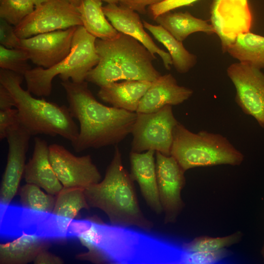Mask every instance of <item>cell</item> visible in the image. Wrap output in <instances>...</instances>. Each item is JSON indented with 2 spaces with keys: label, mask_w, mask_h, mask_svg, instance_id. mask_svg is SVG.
Segmentation results:
<instances>
[{
  "label": "cell",
  "mask_w": 264,
  "mask_h": 264,
  "mask_svg": "<svg viewBox=\"0 0 264 264\" xmlns=\"http://www.w3.org/2000/svg\"><path fill=\"white\" fill-rule=\"evenodd\" d=\"M149 232L107 224L94 216L78 229L76 237L88 251L77 260L95 264H162L167 262L164 242Z\"/></svg>",
  "instance_id": "6da1fadb"
},
{
  "label": "cell",
  "mask_w": 264,
  "mask_h": 264,
  "mask_svg": "<svg viewBox=\"0 0 264 264\" xmlns=\"http://www.w3.org/2000/svg\"><path fill=\"white\" fill-rule=\"evenodd\" d=\"M72 117L80 124L78 136L71 143L74 151L81 152L89 148L98 149L116 145L131 133L137 112L98 102L87 82L61 81Z\"/></svg>",
  "instance_id": "7a4b0ae2"
},
{
  "label": "cell",
  "mask_w": 264,
  "mask_h": 264,
  "mask_svg": "<svg viewBox=\"0 0 264 264\" xmlns=\"http://www.w3.org/2000/svg\"><path fill=\"white\" fill-rule=\"evenodd\" d=\"M84 192L89 207L103 211L111 224L136 227L149 233L152 230L154 224L141 210L133 180L122 164L118 147L115 148L104 179Z\"/></svg>",
  "instance_id": "3957f363"
},
{
  "label": "cell",
  "mask_w": 264,
  "mask_h": 264,
  "mask_svg": "<svg viewBox=\"0 0 264 264\" xmlns=\"http://www.w3.org/2000/svg\"><path fill=\"white\" fill-rule=\"evenodd\" d=\"M99 61L86 81L102 87L119 80L152 82L161 75L153 65L154 55L134 38L119 32L114 38L96 39Z\"/></svg>",
  "instance_id": "277c9868"
},
{
  "label": "cell",
  "mask_w": 264,
  "mask_h": 264,
  "mask_svg": "<svg viewBox=\"0 0 264 264\" xmlns=\"http://www.w3.org/2000/svg\"><path fill=\"white\" fill-rule=\"evenodd\" d=\"M23 79V75L0 69V84L9 91L15 100L20 125L31 136L40 134L59 135L71 143L74 142L79 129L68 108L34 97L21 87Z\"/></svg>",
  "instance_id": "5b68a950"
},
{
  "label": "cell",
  "mask_w": 264,
  "mask_h": 264,
  "mask_svg": "<svg viewBox=\"0 0 264 264\" xmlns=\"http://www.w3.org/2000/svg\"><path fill=\"white\" fill-rule=\"evenodd\" d=\"M97 38L82 25L77 26L67 56L54 66L31 68L24 75L27 90L37 96H49L53 79L59 76L62 81L70 80L80 83L86 81L88 73L98 63L95 42Z\"/></svg>",
  "instance_id": "8992f818"
},
{
  "label": "cell",
  "mask_w": 264,
  "mask_h": 264,
  "mask_svg": "<svg viewBox=\"0 0 264 264\" xmlns=\"http://www.w3.org/2000/svg\"><path fill=\"white\" fill-rule=\"evenodd\" d=\"M171 155L185 172L199 167L239 165L244 158L223 135L204 131L194 133L179 122L173 131Z\"/></svg>",
  "instance_id": "52a82bcc"
},
{
  "label": "cell",
  "mask_w": 264,
  "mask_h": 264,
  "mask_svg": "<svg viewBox=\"0 0 264 264\" xmlns=\"http://www.w3.org/2000/svg\"><path fill=\"white\" fill-rule=\"evenodd\" d=\"M178 123L171 105L154 112H137L131 132L132 151L142 153L151 150L171 155L173 131Z\"/></svg>",
  "instance_id": "ba28073f"
},
{
  "label": "cell",
  "mask_w": 264,
  "mask_h": 264,
  "mask_svg": "<svg viewBox=\"0 0 264 264\" xmlns=\"http://www.w3.org/2000/svg\"><path fill=\"white\" fill-rule=\"evenodd\" d=\"M7 206L2 215L1 234L20 236L25 232L57 241L69 237L68 221L52 213Z\"/></svg>",
  "instance_id": "9c48e42d"
},
{
  "label": "cell",
  "mask_w": 264,
  "mask_h": 264,
  "mask_svg": "<svg viewBox=\"0 0 264 264\" xmlns=\"http://www.w3.org/2000/svg\"><path fill=\"white\" fill-rule=\"evenodd\" d=\"M83 26L80 13L68 0H47L15 27L20 39L73 26Z\"/></svg>",
  "instance_id": "30bf717a"
},
{
  "label": "cell",
  "mask_w": 264,
  "mask_h": 264,
  "mask_svg": "<svg viewBox=\"0 0 264 264\" xmlns=\"http://www.w3.org/2000/svg\"><path fill=\"white\" fill-rule=\"evenodd\" d=\"M227 74L235 87L238 105L264 128V74L259 68L239 62L228 66Z\"/></svg>",
  "instance_id": "8fae6325"
},
{
  "label": "cell",
  "mask_w": 264,
  "mask_h": 264,
  "mask_svg": "<svg viewBox=\"0 0 264 264\" xmlns=\"http://www.w3.org/2000/svg\"><path fill=\"white\" fill-rule=\"evenodd\" d=\"M49 156L52 168L64 187L86 189L99 182L102 176L90 155L77 156L63 146L49 145Z\"/></svg>",
  "instance_id": "7c38bea8"
},
{
  "label": "cell",
  "mask_w": 264,
  "mask_h": 264,
  "mask_svg": "<svg viewBox=\"0 0 264 264\" xmlns=\"http://www.w3.org/2000/svg\"><path fill=\"white\" fill-rule=\"evenodd\" d=\"M156 172L158 193L164 223L175 222L184 203L181 192L185 184V171L171 155L155 152Z\"/></svg>",
  "instance_id": "4fadbf2b"
},
{
  "label": "cell",
  "mask_w": 264,
  "mask_h": 264,
  "mask_svg": "<svg viewBox=\"0 0 264 264\" xmlns=\"http://www.w3.org/2000/svg\"><path fill=\"white\" fill-rule=\"evenodd\" d=\"M76 28L73 26L21 39L19 48L25 51L30 60L38 66L51 67L69 53Z\"/></svg>",
  "instance_id": "5bb4252c"
},
{
  "label": "cell",
  "mask_w": 264,
  "mask_h": 264,
  "mask_svg": "<svg viewBox=\"0 0 264 264\" xmlns=\"http://www.w3.org/2000/svg\"><path fill=\"white\" fill-rule=\"evenodd\" d=\"M210 13L211 25L223 53L239 34L249 31L252 16L248 4L238 0H212Z\"/></svg>",
  "instance_id": "9a60e30c"
},
{
  "label": "cell",
  "mask_w": 264,
  "mask_h": 264,
  "mask_svg": "<svg viewBox=\"0 0 264 264\" xmlns=\"http://www.w3.org/2000/svg\"><path fill=\"white\" fill-rule=\"evenodd\" d=\"M31 136L20 124L7 134L8 152L0 189V201L2 206H8L17 194L23 176L26 155Z\"/></svg>",
  "instance_id": "2e32d148"
},
{
  "label": "cell",
  "mask_w": 264,
  "mask_h": 264,
  "mask_svg": "<svg viewBox=\"0 0 264 264\" xmlns=\"http://www.w3.org/2000/svg\"><path fill=\"white\" fill-rule=\"evenodd\" d=\"M107 18L118 32L129 35L144 45L153 54L159 55L167 69L173 65L171 57L159 47L145 31L139 15L133 10L125 5L108 3L103 6Z\"/></svg>",
  "instance_id": "e0dca14e"
},
{
  "label": "cell",
  "mask_w": 264,
  "mask_h": 264,
  "mask_svg": "<svg viewBox=\"0 0 264 264\" xmlns=\"http://www.w3.org/2000/svg\"><path fill=\"white\" fill-rule=\"evenodd\" d=\"M193 94L191 88L179 86L173 75H161L153 81L141 99L136 112H156L167 105H177Z\"/></svg>",
  "instance_id": "ac0fdd59"
},
{
  "label": "cell",
  "mask_w": 264,
  "mask_h": 264,
  "mask_svg": "<svg viewBox=\"0 0 264 264\" xmlns=\"http://www.w3.org/2000/svg\"><path fill=\"white\" fill-rule=\"evenodd\" d=\"M155 154L151 150L142 153L131 151L130 175L138 183L148 206L156 214H160L163 210L158 190Z\"/></svg>",
  "instance_id": "d6986e66"
},
{
  "label": "cell",
  "mask_w": 264,
  "mask_h": 264,
  "mask_svg": "<svg viewBox=\"0 0 264 264\" xmlns=\"http://www.w3.org/2000/svg\"><path fill=\"white\" fill-rule=\"evenodd\" d=\"M23 176L26 183L36 184L54 196L63 188L51 165L45 140L35 137L33 154L26 163Z\"/></svg>",
  "instance_id": "ffe728a7"
},
{
  "label": "cell",
  "mask_w": 264,
  "mask_h": 264,
  "mask_svg": "<svg viewBox=\"0 0 264 264\" xmlns=\"http://www.w3.org/2000/svg\"><path fill=\"white\" fill-rule=\"evenodd\" d=\"M51 240L22 232L17 239L0 244V264H26L34 262L43 250L48 249Z\"/></svg>",
  "instance_id": "44dd1931"
},
{
  "label": "cell",
  "mask_w": 264,
  "mask_h": 264,
  "mask_svg": "<svg viewBox=\"0 0 264 264\" xmlns=\"http://www.w3.org/2000/svg\"><path fill=\"white\" fill-rule=\"evenodd\" d=\"M151 83L149 81L136 80L114 82L100 87L98 96L112 107L136 112L141 99Z\"/></svg>",
  "instance_id": "7402d4cb"
},
{
  "label": "cell",
  "mask_w": 264,
  "mask_h": 264,
  "mask_svg": "<svg viewBox=\"0 0 264 264\" xmlns=\"http://www.w3.org/2000/svg\"><path fill=\"white\" fill-rule=\"evenodd\" d=\"M154 21L182 42L195 32H203L209 35L215 33L211 24L193 16L187 11L167 12L158 16Z\"/></svg>",
  "instance_id": "603a6c76"
},
{
  "label": "cell",
  "mask_w": 264,
  "mask_h": 264,
  "mask_svg": "<svg viewBox=\"0 0 264 264\" xmlns=\"http://www.w3.org/2000/svg\"><path fill=\"white\" fill-rule=\"evenodd\" d=\"M102 0H81L77 8L83 26L86 30L98 39H111L119 33L107 19Z\"/></svg>",
  "instance_id": "cb8c5ba5"
},
{
  "label": "cell",
  "mask_w": 264,
  "mask_h": 264,
  "mask_svg": "<svg viewBox=\"0 0 264 264\" xmlns=\"http://www.w3.org/2000/svg\"><path fill=\"white\" fill-rule=\"evenodd\" d=\"M144 27L169 51L173 65L180 73L188 72L197 63V56L189 52L182 42L177 40L160 25H154L143 20Z\"/></svg>",
  "instance_id": "d4e9b609"
},
{
  "label": "cell",
  "mask_w": 264,
  "mask_h": 264,
  "mask_svg": "<svg viewBox=\"0 0 264 264\" xmlns=\"http://www.w3.org/2000/svg\"><path fill=\"white\" fill-rule=\"evenodd\" d=\"M227 52L240 62L264 68V37L250 31L239 34Z\"/></svg>",
  "instance_id": "484cf974"
},
{
  "label": "cell",
  "mask_w": 264,
  "mask_h": 264,
  "mask_svg": "<svg viewBox=\"0 0 264 264\" xmlns=\"http://www.w3.org/2000/svg\"><path fill=\"white\" fill-rule=\"evenodd\" d=\"M85 189L79 187H64L56 195L52 213L59 217L72 221L82 209L90 208L85 194Z\"/></svg>",
  "instance_id": "4316f807"
},
{
  "label": "cell",
  "mask_w": 264,
  "mask_h": 264,
  "mask_svg": "<svg viewBox=\"0 0 264 264\" xmlns=\"http://www.w3.org/2000/svg\"><path fill=\"white\" fill-rule=\"evenodd\" d=\"M38 185L26 183L17 193L20 196L22 207L42 212L52 213L56 201V197L46 194Z\"/></svg>",
  "instance_id": "83f0119b"
},
{
  "label": "cell",
  "mask_w": 264,
  "mask_h": 264,
  "mask_svg": "<svg viewBox=\"0 0 264 264\" xmlns=\"http://www.w3.org/2000/svg\"><path fill=\"white\" fill-rule=\"evenodd\" d=\"M242 237V234L240 231L223 237L200 236L183 243L182 249L186 252L218 251L238 243Z\"/></svg>",
  "instance_id": "f1b7e54d"
},
{
  "label": "cell",
  "mask_w": 264,
  "mask_h": 264,
  "mask_svg": "<svg viewBox=\"0 0 264 264\" xmlns=\"http://www.w3.org/2000/svg\"><path fill=\"white\" fill-rule=\"evenodd\" d=\"M35 8L31 0H0V18L15 27Z\"/></svg>",
  "instance_id": "f546056e"
},
{
  "label": "cell",
  "mask_w": 264,
  "mask_h": 264,
  "mask_svg": "<svg viewBox=\"0 0 264 264\" xmlns=\"http://www.w3.org/2000/svg\"><path fill=\"white\" fill-rule=\"evenodd\" d=\"M27 52L20 48H8L0 45V67L22 75L31 69Z\"/></svg>",
  "instance_id": "4dcf8cb0"
},
{
  "label": "cell",
  "mask_w": 264,
  "mask_h": 264,
  "mask_svg": "<svg viewBox=\"0 0 264 264\" xmlns=\"http://www.w3.org/2000/svg\"><path fill=\"white\" fill-rule=\"evenodd\" d=\"M229 252L223 248L215 251L184 252L182 254L179 263L182 264H214L227 257Z\"/></svg>",
  "instance_id": "1f68e13d"
},
{
  "label": "cell",
  "mask_w": 264,
  "mask_h": 264,
  "mask_svg": "<svg viewBox=\"0 0 264 264\" xmlns=\"http://www.w3.org/2000/svg\"><path fill=\"white\" fill-rule=\"evenodd\" d=\"M198 0H165L149 6L148 12L154 20L159 15L177 8L188 6Z\"/></svg>",
  "instance_id": "d6a6232c"
},
{
  "label": "cell",
  "mask_w": 264,
  "mask_h": 264,
  "mask_svg": "<svg viewBox=\"0 0 264 264\" xmlns=\"http://www.w3.org/2000/svg\"><path fill=\"white\" fill-rule=\"evenodd\" d=\"M20 125L16 109L0 110V139L6 138L8 132Z\"/></svg>",
  "instance_id": "836d02e7"
},
{
  "label": "cell",
  "mask_w": 264,
  "mask_h": 264,
  "mask_svg": "<svg viewBox=\"0 0 264 264\" xmlns=\"http://www.w3.org/2000/svg\"><path fill=\"white\" fill-rule=\"evenodd\" d=\"M21 39L17 35L15 26L6 21L0 19V45L8 48H19Z\"/></svg>",
  "instance_id": "e575fe53"
},
{
  "label": "cell",
  "mask_w": 264,
  "mask_h": 264,
  "mask_svg": "<svg viewBox=\"0 0 264 264\" xmlns=\"http://www.w3.org/2000/svg\"><path fill=\"white\" fill-rule=\"evenodd\" d=\"M165 0H121V4L127 6L142 14L147 12L146 6H151Z\"/></svg>",
  "instance_id": "d590c367"
},
{
  "label": "cell",
  "mask_w": 264,
  "mask_h": 264,
  "mask_svg": "<svg viewBox=\"0 0 264 264\" xmlns=\"http://www.w3.org/2000/svg\"><path fill=\"white\" fill-rule=\"evenodd\" d=\"M33 262L35 264H62L64 263L61 258L49 252L47 249L42 251Z\"/></svg>",
  "instance_id": "8d00e7d4"
},
{
  "label": "cell",
  "mask_w": 264,
  "mask_h": 264,
  "mask_svg": "<svg viewBox=\"0 0 264 264\" xmlns=\"http://www.w3.org/2000/svg\"><path fill=\"white\" fill-rule=\"evenodd\" d=\"M15 100L9 91L0 84V110L15 107Z\"/></svg>",
  "instance_id": "74e56055"
},
{
  "label": "cell",
  "mask_w": 264,
  "mask_h": 264,
  "mask_svg": "<svg viewBox=\"0 0 264 264\" xmlns=\"http://www.w3.org/2000/svg\"><path fill=\"white\" fill-rule=\"evenodd\" d=\"M73 5L76 7H78L81 1V0H68Z\"/></svg>",
  "instance_id": "f35d334b"
},
{
  "label": "cell",
  "mask_w": 264,
  "mask_h": 264,
  "mask_svg": "<svg viewBox=\"0 0 264 264\" xmlns=\"http://www.w3.org/2000/svg\"><path fill=\"white\" fill-rule=\"evenodd\" d=\"M31 0L33 1L35 6H36L45 2L47 0Z\"/></svg>",
  "instance_id": "ab89813d"
},
{
  "label": "cell",
  "mask_w": 264,
  "mask_h": 264,
  "mask_svg": "<svg viewBox=\"0 0 264 264\" xmlns=\"http://www.w3.org/2000/svg\"><path fill=\"white\" fill-rule=\"evenodd\" d=\"M103 1H104L108 3H115L117 4L118 3H120L121 0H102Z\"/></svg>",
  "instance_id": "60d3db41"
},
{
  "label": "cell",
  "mask_w": 264,
  "mask_h": 264,
  "mask_svg": "<svg viewBox=\"0 0 264 264\" xmlns=\"http://www.w3.org/2000/svg\"><path fill=\"white\" fill-rule=\"evenodd\" d=\"M262 256L264 258V244L263 246V248H262Z\"/></svg>",
  "instance_id": "b9f144b4"
},
{
  "label": "cell",
  "mask_w": 264,
  "mask_h": 264,
  "mask_svg": "<svg viewBox=\"0 0 264 264\" xmlns=\"http://www.w3.org/2000/svg\"><path fill=\"white\" fill-rule=\"evenodd\" d=\"M238 0L241 1L243 3L245 4H248V0Z\"/></svg>",
  "instance_id": "7bdbcfd3"
}]
</instances>
